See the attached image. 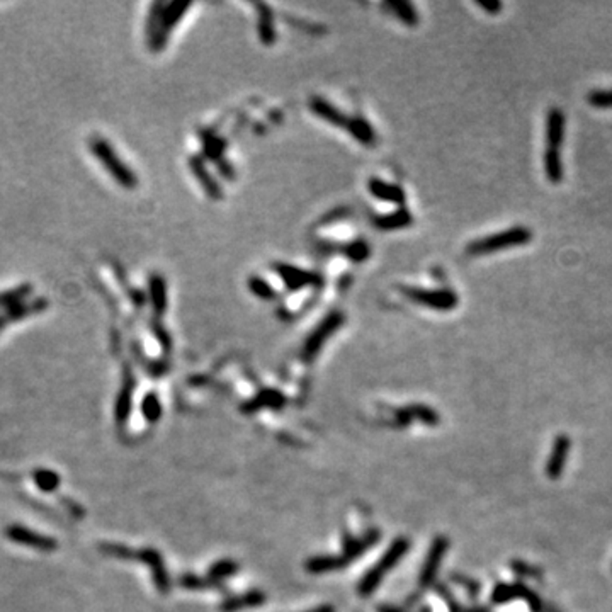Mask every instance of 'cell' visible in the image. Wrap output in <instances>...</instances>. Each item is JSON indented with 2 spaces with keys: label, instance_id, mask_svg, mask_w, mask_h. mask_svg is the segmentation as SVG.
<instances>
[{
  "label": "cell",
  "instance_id": "cell-1",
  "mask_svg": "<svg viewBox=\"0 0 612 612\" xmlns=\"http://www.w3.org/2000/svg\"><path fill=\"white\" fill-rule=\"evenodd\" d=\"M193 2H153L145 19V43L150 51L159 53L167 48L172 32L175 31Z\"/></svg>",
  "mask_w": 612,
  "mask_h": 612
},
{
  "label": "cell",
  "instance_id": "cell-2",
  "mask_svg": "<svg viewBox=\"0 0 612 612\" xmlns=\"http://www.w3.org/2000/svg\"><path fill=\"white\" fill-rule=\"evenodd\" d=\"M89 150L95 159L101 162L104 170L111 175L116 184L130 190L138 188V175L118 155V152H116L111 141L102 138L101 135H94L89 140Z\"/></svg>",
  "mask_w": 612,
  "mask_h": 612
},
{
  "label": "cell",
  "instance_id": "cell-3",
  "mask_svg": "<svg viewBox=\"0 0 612 612\" xmlns=\"http://www.w3.org/2000/svg\"><path fill=\"white\" fill-rule=\"evenodd\" d=\"M531 240H533V232H531L527 226H512V228L504 230V232L476 238V240L470 241V244L466 245V254L470 255L495 254V252L522 247V245H526L527 241Z\"/></svg>",
  "mask_w": 612,
  "mask_h": 612
},
{
  "label": "cell",
  "instance_id": "cell-4",
  "mask_svg": "<svg viewBox=\"0 0 612 612\" xmlns=\"http://www.w3.org/2000/svg\"><path fill=\"white\" fill-rule=\"evenodd\" d=\"M400 293L415 305L437 311H451L460 305V298L453 289H425L415 286H400Z\"/></svg>",
  "mask_w": 612,
  "mask_h": 612
},
{
  "label": "cell",
  "instance_id": "cell-5",
  "mask_svg": "<svg viewBox=\"0 0 612 612\" xmlns=\"http://www.w3.org/2000/svg\"><path fill=\"white\" fill-rule=\"evenodd\" d=\"M344 320H346V317H344L342 311H330L327 317H325L317 327L311 330L310 335L306 337L302 349V357L308 362L313 361L330 337H332L337 330L342 328Z\"/></svg>",
  "mask_w": 612,
  "mask_h": 612
},
{
  "label": "cell",
  "instance_id": "cell-6",
  "mask_svg": "<svg viewBox=\"0 0 612 612\" xmlns=\"http://www.w3.org/2000/svg\"><path fill=\"white\" fill-rule=\"evenodd\" d=\"M408 548H410V544H408V541H406V540H397V541H395L393 544H391V548L388 549L386 553H384L383 558H381L379 562H377L376 565L373 566V570L369 571V573L366 575L364 578H362V582H361V593H364V595H366V593H371L373 590H375L377 585H379V582L383 580L384 575H386L388 571L391 570V568H393L398 562H400L402 556L405 555L406 551H408Z\"/></svg>",
  "mask_w": 612,
  "mask_h": 612
},
{
  "label": "cell",
  "instance_id": "cell-7",
  "mask_svg": "<svg viewBox=\"0 0 612 612\" xmlns=\"http://www.w3.org/2000/svg\"><path fill=\"white\" fill-rule=\"evenodd\" d=\"M274 270H276L277 277L283 281L286 288L293 293L303 291V289L308 288H317V286L322 284V277L317 273L303 269V267L295 266V264L276 262L274 264Z\"/></svg>",
  "mask_w": 612,
  "mask_h": 612
},
{
  "label": "cell",
  "instance_id": "cell-8",
  "mask_svg": "<svg viewBox=\"0 0 612 612\" xmlns=\"http://www.w3.org/2000/svg\"><path fill=\"white\" fill-rule=\"evenodd\" d=\"M6 536L9 537V540L12 542H17V544L26 546V548L38 549V551H43V553L55 551L58 546L57 541H55L53 537L36 533V531L29 529V527H26V526H19V524H14V526L7 527Z\"/></svg>",
  "mask_w": 612,
  "mask_h": 612
},
{
  "label": "cell",
  "instance_id": "cell-9",
  "mask_svg": "<svg viewBox=\"0 0 612 612\" xmlns=\"http://www.w3.org/2000/svg\"><path fill=\"white\" fill-rule=\"evenodd\" d=\"M308 109H310L311 115L317 116L318 119L325 121L333 128H342L347 130L351 123V116H347L346 112L340 111L333 102H330L328 99H324L322 95H313L308 101Z\"/></svg>",
  "mask_w": 612,
  "mask_h": 612
},
{
  "label": "cell",
  "instance_id": "cell-10",
  "mask_svg": "<svg viewBox=\"0 0 612 612\" xmlns=\"http://www.w3.org/2000/svg\"><path fill=\"white\" fill-rule=\"evenodd\" d=\"M571 441L566 434L556 435L555 442H553L551 453H549L548 464H546V475L549 480H560L562 478L563 471H565L568 453H570Z\"/></svg>",
  "mask_w": 612,
  "mask_h": 612
},
{
  "label": "cell",
  "instance_id": "cell-11",
  "mask_svg": "<svg viewBox=\"0 0 612 612\" xmlns=\"http://www.w3.org/2000/svg\"><path fill=\"white\" fill-rule=\"evenodd\" d=\"M368 189L369 194L377 201H383V203H391L397 204L398 208H403L406 203V194L403 190L402 186L393 184V182L383 181L379 177H371L368 181Z\"/></svg>",
  "mask_w": 612,
  "mask_h": 612
},
{
  "label": "cell",
  "instance_id": "cell-12",
  "mask_svg": "<svg viewBox=\"0 0 612 612\" xmlns=\"http://www.w3.org/2000/svg\"><path fill=\"white\" fill-rule=\"evenodd\" d=\"M448 546L449 542L446 537H435L432 541L431 549H428V555L427 560H425L424 566H422V573H420V585L424 587H428V585L434 582L435 575H437L439 568H441L442 558H444L446 551H448Z\"/></svg>",
  "mask_w": 612,
  "mask_h": 612
},
{
  "label": "cell",
  "instance_id": "cell-13",
  "mask_svg": "<svg viewBox=\"0 0 612 612\" xmlns=\"http://www.w3.org/2000/svg\"><path fill=\"white\" fill-rule=\"evenodd\" d=\"M565 126L566 118L565 112L560 108H551L546 116V148H562L565 141Z\"/></svg>",
  "mask_w": 612,
  "mask_h": 612
},
{
  "label": "cell",
  "instance_id": "cell-14",
  "mask_svg": "<svg viewBox=\"0 0 612 612\" xmlns=\"http://www.w3.org/2000/svg\"><path fill=\"white\" fill-rule=\"evenodd\" d=\"M413 223V215L410 213L408 208H397V210L384 213V215H377L373 218V225L377 230H383V232H393V230H402L406 228Z\"/></svg>",
  "mask_w": 612,
  "mask_h": 612
},
{
  "label": "cell",
  "instance_id": "cell-15",
  "mask_svg": "<svg viewBox=\"0 0 612 612\" xmlns=\"http://www.w3.org/2000/svg\"><path fill=\"white\" fill-rule=\"evenodd\" d=\"M48 306H50V299L45 298V296H39V298L28 299L26 303H21V305L10 308L7 311H2V313L6 315L9 324H16V322L26 320V318L43 313Z\"/></svg>",
  "mask_w": 612,
  "mask_h": 612
},
{
  "label": "cell",
  "instance_id": "cell-16",
  "mask_svg": "<svg viewBox=\"0 0 612 612\" xmlns=\"http://www.w3.org/2000/svg\"><path fill=\"white\" fill-rule=\"evenodd\" d=\"M189 167H190V170L194 172V175H196V179H197V182L201 184V188L204 189V193H206L211 199H221L223 197L221 186H219V182H216V179H213L210 170L206 168V164H204L203 160L193 157L189 162Z\"/></svg>",
  "mask_w": 612,
  "mask_h": 612
},
{
  "label": "cell",
  "instance_id": "cell-17",
  "mask_svg": "<svg viewBox=\"0 0 612 612\" xmlns=\"http://www.w3.org/2000/svg\"><path fill=\"white\" fill-rule=\"evenodd\" d=\"M346 131L354 138L355 141L361 143V145L364 146H373L377 141L376 130L373 128V124L366 118H362L361 115L351 118V123Z\"/></svg>",
  "mask_w": 612,
  "mask_h": 612
},
{
  "label": "cell",
  "instance_id": "cell-18",
  "mask_svg": "<svg viewBox=\"0 0 612 612\" xmlns=\"http://www.w3.org/2000/svg\"><path fill=\"white\" fill-rule=\"evenodd\" d=\"M148 296H150V303H152L153 311L157 315H162L165 313L168 305V293H167V283H165V277L160 276V274H153L150 277V283H148Z\"/></svg>",
  "mask_w": 612,
  "mask_h": 612
},
{
  "label": "cell",
  "instance_id": "cell-19",
  "mask_svg": "<svg viewBox=\"0 0 612 612\" xmlns=\"http://www.w3.org/2000/svg\"><path fill=\"white\" fill-rule=\"evenodd\" d=\"M32 288L31 283H23L19 286H14V288L6 289V291H0V310L7 311L10 308L26 303L32 296Z\"/></svg>",
  "mask_w": 612,
  "mask_h": 612
},
{
  "label": "cell",
  "instance_id": "cell-20",
  "mask_svg": "<svg viewBox=\"0 0 612 612\" xmlns=\"http://www.w3.org/2000/svg\"><path fill=\"white\" fill-rule=\"evenodd\" d=\"M542 162H544V172L548 181L553 182V184H560V182L563 181V175H565V168H563V160L560 150L546 148Z\"/></svg>",
  "mask_w": 612,
  "mask_h": 612
},
{
  "label": "cell",
  "instance_id": "cell-21",
  "mask_svg": "<svg viewBox=\"0 0 612 612\" xmlns=\"http://www.w3.org/2000/svg\"><path fill=\"white\" fill-rule=\"evenodd\" d=\"M255 9L259 10V36H260V41L264 45H274L276 43V29H274V16L270 12L269 6L266 3H259L255 6Z\"/></svg>",
  "mask_w": 612,
  "mask_h": 612
},
{
  "label": "cell",
  "instance_id": "cell-22",
  "mask_svg": "<svg viewBox=\"0 0 612 612\" xmlns=\"http://www.w3.org/2000/svg\"><path fill=\"white\" fill-rule=\"evenodd\" d=\"M384 7H386L397 19H400L403 24L406 26L419 24V14H417L413 3L403 2V0H391V2L384 3Z\"/></svg>",
  "mask_w": 612,
  "mask_h": 612
},
{
  "label": "cell",
  "instance_id": "cell-23",
  "mask_svg": "<svg viewBox=\"0 0 612 612\" xmlns=\"http://www.w3.org/2000/svg\"><path fill=\"white\" fill-rule=\"evenodd\" d=\"M32 480H34L36 486L43 492H55V490L60 486V476L57 471L51 470H36L32 473Z\"/></svg>",
  "mask_w": 612,
  "mask_h": 612
},
{
  "label": "cell",
  "instance_id": "cell-24",
  "mask_svg": "<svg viewBox=\"0 0 612 612\" xmlns=\"http://www.w3.org/2000/svg\"><path fill=\"white\" fill-rule=\"evenodd\" d=\"M248 289H250L252 295H255L257 298L264 299V302H270L273 298H276L277 293L276 289L270 286L269 281H266L260 276H252L248 279Z\"/></svg>",
  "mask_w": 612,
  "mask_h": 612
},
{
  "label": "cell",
  "instance_id": "cell-25",
  "mask_svg": "<svg viewBox=\"0 0 612 612\" xmlns=\"http://www.w3.org/2000/svg\"><path fill=\"white\" fill-rule=\"evenodd\" d=\"M492 599L495 604H507L514 599H520V584H498L493 589Z\"/></svg>",
  "mask_w": 612,
  "mask_h": 612
},
{
  "label": "cell",
  "instance_id": "cell-26",
  "mask_svg": "<svg viewBox=\"0 0 612 612\" xmlns=\"http://www.w3.org/2000/svg\"><path fill=\"white\" fill-rule=\"evenodd\" d=\"M344 254L353 260V262H364L366 259H369L371 248H369V244H366L364 240H355L344 247Z\"/></svg>",
  "mask_w": 612,
  "mask_h": 612
},
{
  "label": "cell",
  "instance_id": "cell-27",
  "mask_svg": "<svg viewBox=\"0 0 612 612\" xmlns=\"http://www.w3.org/2000/svg\"><path fill=\"white\" fill-rule=\"evenodd\" d=\"M130 405H131V384L128 383L123 388V391L119 393L118 403H116V419L121 424V420H124L130 413Z\"/></svg>",
  "mask_w": 612,
  "mask_h": 612
},
{
  "label": "cell",
  "instance_id": "cell-28",
  "mask_svg": "<svg viewBox=\"0 0 612 612\" xmlns=\"http://www.w3.org/2000/svg\"><path fill=\"white\" fill-rule=\"evenodd\" d=\"M587 101L590 106H593V108H600V109L612 108V89L592 90V92L587 95Z\"/></svg>",
  "mask_w": 612,
  "mask_h": 612
},
{
  "label": "cell",
  "instance_id": "cell-29",
  "mask_svg": "<svg viewBox=\"0 0 612 612\" xmlns=\"http://www.w3.org/2000/svg\"><path fill=\"white\" fill-rule=\"evenodd\" d=\"M143 413H145L146 419L152 420V422L160 417L162 408H160V402L159 398L155 397V393H150L148 397L145 398V402H143Z\"/></svg>",
  "mask_w": 612,
  "mask_h": 612
},
{
  "label": "cell",
  "instance_id": "cell-30",
  "mask_svg": "<svg viewBox=\"0 0 612 612\" xmlns=\"http://www.w3.org/2000/svg\"><path fill=\"white\" fill-rule=\"evenodd\" d=\"M241 599H244V600H240V602H235V600H230V602L225 606V609L226 611H228V609H240V607H244V606H257V604L262 602V595H259V593H252V595L241 597Z\"/></svg>",
  "mask_w": 612,
  "mask_h": 612
},
{
  "label": "cell",
  "instance_id": "cell-31",
  "mask_svg": "<svg viewBox=\"0 0 612 612\" xmlns=\"http://www.w3.org/2000/svg\"><path fill=\"white\" fill-rule=\"evenodd\" d=\"M476 3H478V7H482L483 10L492 14V16H495V14H498L502 10V2H498V0H478Z\"/></svg>",
  "mask_w": 612,
  "mask_h": 612
},
{
  "label": "cell",
  "instance_id": "cell-32",
  "mask_svg": "<svg viewBox=\"0 0 612 612\" xmlns=\"http://www.w3.org/2000/svg\"><path fill=\"white\" fill-rule=\"evenodd\" d=\"M7 325H9V322H7V318H6V315L3 313H0V332H2L3 328L7 327Z\"/></svg>",
  "mask_w": 612,
  "mask_h": 612
},
{
  "label": "cell",
  "instance_id": "cell-33",
  "mask_svg": "<svg viewBox=\"0 0 612 612\" xmlns=\"http://www.w3.org/2000/svg\"><path fill=\"white\" fill-rule=\"evenodd\" d=\"M315 612H332V609H322V611H315Z\"/></svg>",
  "mask_w": 612,
  "mask_h": 612
}]
</instances>
